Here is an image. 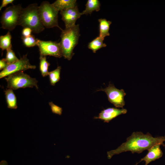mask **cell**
<instances>
[{
  "label": "cell",
  "instance_id": "6da1fadb",
  "mask_svg": "<svg viewBox=\"0 0 165 165\" xmlns=\"http://www.w3.org/2000/svg\"><path fill=\"white\" fill-rule=\"evenodd\" d=\"M126 140V142L116 149L107 152L108 159H111L115 155L128 151H130L133 154H140L157 144L165 146L163 143L165 141V135L154 137L149 132L145 134L141 132H133Z\"/></svg>",
  "mask_w": 165,
  "mask_h": 165
},
{
  "label": "cell",
  "instance_id": "7a4b0ae2",
  "mask_svg": "<svg viewBox=\"0 0 165 165\" xmlns=\"http://www.w3.org/2000/svg\"><path fill=\"white\" fill-rule=\"evenodd\" d=\"M38 9V6L36 3L30 4L26 8H22L18 25L23 28H29L35 33L42 31L45 28L40 20Z\"/></svg>",
  "mask_w": 165,
  "mask_h": 165
},
{
  "label": "cell",
  "instance_id": "3957f363",
  "mask_svg": "<svg viewBox=\"0 0 165 165\" xmlns=\"http://www.w3.org/2000/svg\"><path fill=\"white\" fill-rule=\"evenodd\" d=\"M79 25L62 30L61 35L60 43L62 56L70 60L74 54V48L78 43L80 36Z\"/></svg>",
  "mask_w": 165,
  "mask_h": 165
},
{
  "label": "cell",
  "instance_id": "277c9868",
  "mask_svg": "<svg viewBox=\"0 0 165 165\" xmlns=\"http://www.w3.org/2000/svg\"><path fill=\"white\" fill-rule=\"evenodd\" d=\"M38 9L40 20L45 28H49L57 27L62 30L58 25V11L52 4L48 1H43L38 6Z\"/></svg>",
  "mask_w": 165,
  "mask_h": 165
},
{
  "label": "cell",
  "instance_id": "5b68a950",
  "mask_svg": "<svg viewBox=\"0 0 165 165\" xmlns=\"http://www.w3.org/2000/svg\"><path fill=\"white\" fill-rule=\"evenodd\" d=\"M5 79L7 82V87L13 90L34 87L38 88L36 79L31 77L23 72L12 74L5 77Z\"/></svg>",
  "mask_w": 165,
  "mask_h": 165
},
{
  "label": "cell",
  "instance_id": "8992f818",
  "mask_svg": "<svg viewBox=\"0 0 165 165\" xmlns=\"http://www.w3.org/2000/svg\"><path fill=\"white\" fill-rule=\"evenodd\" d=\"M22 8L20 4L7 8L1 16V28L9 31L13 30L18 25L20 16Z\"/></svg>",
  "mask_w": 165,
  "mask_h": 165
},
{
  "label": "cell",
  "instance_id": "52a82bcc",
  "mask_svg": "<svg viewBox=\"0 0 165 165\" xmlns=\"http://www.w3.org/2000/svg\"><path fill=\"white\" fill-rule=\"evenodd\" d=\"M36 66L31 65L27 57V54L15 62L9 65L2 70L0 73V78L7 77L12 74L24 71L28 69H35Z\"/></svg>",
  "mask_w": 165,
  "mask_h": 165
},
{
  "label": "cell",
  "instance_id": "ba28073f",
  "mask_svg": "<svg viewBox=\"0 0 165 165\" xmlns=\"http://www.w3.org/2000/svg\"><path fill=\"white\" fill-rule=\"evenodd\" d=\"M37 46L39 48L40 56L49 55L57 58L62 56L60 42L44 41L37 38Z\"/></svg>",
  "mask_w": 165,
  "mask_h": 165
},
{
  "label": "cell",
  "instance_id": "9c48e42d",
  "mask_svg": "<svg viewBox=\"0 0 165 165\" xmlns=\"http://www.w3.org/2000/svg\"><path fill=\"white\" fill-rule=\"evenodd\" d=\"M98 91H102L106 94L109 102L116 108H123L125 105L124 97L126 94L123 89L116 88L112 84L109 83L108 86Z\"/></svg>",
  "mask_w": 165,
  "mask_h": 165
},
{
  "label": "cell",
  "instance_id": "30bf717a",
  "mask_svg": "<svg viewBox=\"0 0 165 165\" xmlns=\"http://www.w3.org/2000/svg\"><path fill=\"white\" fill-rule=\"evenodd\" d=\"M60 14L62 16V20L64 23L65 28L75 25L76 21L82 15L77 6L61 11Z\"/></svg>",
  "mask_w": 165,
  "mask_h": 165
},
{
  "label": "cell",
  "instance_id": "8fae6325",
  "mask_svg": "<svg viewBox=\"0 0 165 165\" xmlns=\"http://www.w3.org/2000/svg\"><path fill=\"white\" fill-rule=\"evenodd\" d=\"M127 112L126 109L108 108L101 111L98 116L94 117V119H99L103 120L104 122L108 123L118 116L125 114Z\"/></svg>",
  "mask_w": 165,
  "mask_h": 165
},
{
  "label": "cell",
  "instance_id": "7c38bea8",
  "mask_svg": "<svg viewBox=\"0 0 165 165\" xmlns=\"http://www.w3.org/2000/svg\"><path fill=\"white\" fill-rule=\"evenodd\" d=\"M160 144H157L151 147L148 150V152L146 155L141 159L135 165H137L143 161L145 162V165H148L151 162L161 157L163 153L160 148Z\"/></svg>",
  "mask_w": 165,
  "mask_h": 165
},
{
  "label": "cell",
  "instance_id": "4fadbf2b",
  "mask_svg": "<svg viewBox=\"0 0 165 165\" xmlns=\"http://www.w3.org/2000/svg\"><path fill=\"white\" fill-rule=\"evenodd\" d=\"M52 4L58 12L77 6L75 0H57Z\"/></svg>",
  "mask_w": 165,
  "mask_h": 165
},
{
  "label": "cell",
  "instance_id": "5bb4252c",
  "mask_svg": "<svg viewBox=\"0 0 165 165\" xmlns=\"http://www.w3.org/2000/svg\"><path fill=\"white\" fill-rule=\"evenodd\" d=\"M99 24V35L101 37L104 38L107 36H109L110 26L112 24L110 21H108L105 19H100L98 20Z\"/></svg>",
  "mask_w": 165,
  "mask_h": 165
},
{
  "label": "cell",
  "instance_id": "9a60e30c",
  "mask_svg": "<svg viewBox=\"0 0 165 165\" xmlns=\"http://www.w3.org/2000/svg\"><path fill=\"white\" fill-rule=\"evenodd\" d=\"M4 92L7 107L10 109H16L17 108L16 98L13 90L8 88Z\"/></svg>",
  "mask_w": 165,
  "mask_h": 165
},
{
  "label": "cell",
  "instance_id": "2e32d148",
  "mask_svg": "<svg viewBox=\"0 0 165 165\" xmlns=\"http://www.w3.org/2000/svg\"><path fill=\"white\" fill-rule=\"evenodd\" d=\"M85 6V9L81 13L82 15L91 14L94 11H98L100 9L101 4L98 0H88Z\"/></svg>",
  "mask_w": 165,
  "mask_h": 165
},
{
  "label": "cell",
  "instance_id": "e0dca14e",
  "mask_svg": "<svg viewBox=\"0 0 165 165\" xmlns=\"http://www.w3.org/2000/svg\"><path fill=\"white\" fill-rule=\"evenodd\" d=\"M104 39L98 36L89 43L88 48L91 50L94 53H96L98 50L106 46L107 45L103 43Z\"/></svg>",
  "mask_w": 165,
  "mask_h": 165
},
{
  "label": "cell",
  "instance_id": "ac0fdd59",
  "mask_svg": "<svg viewBox=\"0 0 165 165\" xmlns=\"http://www.w3.org/2000/svg\"><path fill=\"white\" fill-rule=\"evenodd\" d=\"M12 36L9 31L4 35L0 37V48L2 51L12 48Z\"/></svg>",
  "mask_w": 165,
  "mask_h": 165
},
{
  "label": "cell",
  "instance_id": "d6986e66",
  "mask_svg": "<svg viewBox=\"0 0 165 165\" xmlns=\"http://www.w3.org/2000/svg\"><path fill=\"white\" fill-rule=\"evenodd\" d=\"M39 59L40 70L42 76L44 77L48 75V68L50 64L47 61L46 56H40Z\"/></svg>",
  "mask_w": 165,
  "mask_h": 165
},
{
  "label": "cell",
  "instance_id": "ffe728a7",
  "mask_svg": "<svg viewBox=\"0 0 165 165\" xmlns=\"http://www.w3.org/2000/svg\"><path fill=\"white\" fill-rule=\"evenodd\" d=\"M61 69V67L58 66L55 70L49 72L48 75L49 76L51 85H55L56 83L60 80Z\"/></svg>",
  "mask_w": 165,
  "mask_h": 165
},
{
  "label": "cell",
  "instance_id": "44dd1931",
  "mask_svg": "<svg viewBox=\"0 0 165 165\" xmlns=\"http://www.w3.org/2000/svg\"><path fill=\"white\" fill-rule=\"evenodd\" d=\"M23 43L26 47H30L37 46V38H36L33 35L25 37L22 36L21 38Z\"/></svg>",
  "mask_w": 165,
  "mask_h": 165
},
{
  "label": "cell",
  "instance_id": "7402d4cb",
  "mask_svg": "<svg viewBox=\"0 0 165 165\" xmlns=\"http://www.w3.org/2000/svg\"><path fill=\"white\" fill-rule=\"evenodd\" d=\"M5 59L8 65L13 63L19 60L16 56L14 52L11 49L6 50V57Z\"/></svg>",
  "mask_w": 165,
  "mask_h": 165
},
{
  "label": "cell",
  "instance_id": "603a6c76",
  "mask_svg": "<svg viewBox=\"0 0 165 165\" xmlns=\"http://www.w3.org/2000/svg\"><path fill=\"white\" fill-rule=\"evenodd\" d=\"M49 105L50 106L52 112L59 115L62 114V108L54 104L52 102H49Z\"/></svg>",
  "mask_w": 165,
  "mask_h": 165
},
{
  "label": "cell",
  "instance_id": "cb8c5ba5",
  "mask_svg": "<svg viewBox=\"0 0 165 165\" xmlns=\"http://www.w3.org/2000/svg\"><path fill=\"white\" fill-rule=\"evenodd\" d=\"M32 32V30L29 28H24L22 31V36L25 37L29 36L31 35Z\"/></svg>",
  "mask_w": 165,
  "mask_h": 165
},
{
  "label": "cell",
  "instance_id": "d4e9b609",
  "mask_svg": "<svg viewBox=\"0 0 165 165\" xmlns=\"http://www.w3.org/2000/svg\"><path fill=\"white\" fill-rule=\"evenodd\" d=\"M14 1L13 0H2L0 6V10H1L3 7L6 6L7 5L12 3Z\"/></svg>",
  "mask_w": 165,
  "mask_h": 165
},
{
  "label": "cell",
  "instance_id": "484cf974",
  "mask_svg": "<svg viewBox=\"0 0 165 165\" xmlns=\"http://www.w3.org/2000/svg\"><path fill=\"white\" fill-rule=\"evenodd\" d=\"M8 65L5 58H3L0 60V70L5 69Z\"/></svg>",
  "mask_w": 165,
  "mask_h": 165
},
{
  "label": "cell",
  "instance_id": "4316f807",
  "mask_svg": "<svg viewBox=\"0 0 165 165\" xmlns=\"http://www.w3.org/2000/svg\"><path fill=\"white\" fill-rule=\"evenodd\" d=\"M0 165H8V164L6 161L3 160L0 162Z\"/></svg>",
  "mask_w": 165,
  "mask_h": 165
}]
</instances>
